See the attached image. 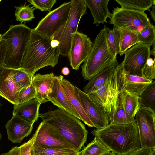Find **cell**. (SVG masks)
I'll return each mask as SVG.
<instances>
[{"instance_id":"obj_29","label":"cell","mask_w":155,"mask_h":155,"mask_svg":"<svg viewBox=\"0 0 155 155\" xmlns=\"http://www.w3.org/2000/svg\"><path fill=\"white\" fill-rule=\"evenodd\" d=\"M110 151L95 137L83 150L80 155H101Z\"/></svg>"},{"instance_id":"obj_41","label":"cell","mask_w":155,"mask_h":155,"mask_svg":"<svg viewBox=\"0 0 155 155\" xmlns=\"http://www.w3.org/2000/svg\"><path fill=\"white\" fill-rule=\"evenodd\" d=\"M20 149L19 147L16 146L13 147L7 153L6 155H19Z\"/></svg>"},{"instance_id":"obj_36","label":"cell","mask_w":155,"mask_h":155,"mask_svg":"<svg viewBox=\"0 0 155 155\" xmlns=\"http://www.w3.org/2000/svg\"><path fill=\"white\" fill-rule=\"evenodd\" d=\"M35 9L41 11H51L54 5L56 2V0H28Z\"/></svg>"},{"instance_id":"obj_45","label":"cell","mask_w":155,"mask_h":155,"mask_svg":"<svg viewBox=\"0 0 155 155\" xmlns=\"http://www.w3.org/2000/svg\"><path fill=\"white\" fill-rule=\"evenodd\" d=\"M153 49H152L151 50H150V53H151V55H152L154 56H155V42L153 43Z\"/></svg>"},{"instance_id":"obj_49","label":"cell","mask_w":155,"mask_h":155,"mask_svg":"<svg viewBox=\"0 0 155 155\" xmlns=\"http://www.w3.org/2000/svg\"><path fill=\"white\" fill-rule=\"evenodd\" d=\"M2 35L0 34V40L1 39Z\"/></svg>"},{"instance_id":"obj_47","label":"cell","mask_w":155,"mask_h":155,"mask_svg":"<svg viewBox=\"0 0 155 155\" xmlns=\"http://www.w3.org/2000/svg\"><path fill=\"white\" fill-rule=\"evenodd\" d=\"M3 67H0V72L2 71L3 69Z\"/></svg>"},{"instance_id":"obj_13","label":"cell","mask_w":155,"mask_h":155,"mask_svg":"<svg viewBox=\"0 0 155 155\" xmlns=\"http://www.w3.org/2000/svg\"><path fill=\"white\" fill-rule=\"evenodd\" d=\"M92 44L87 35L78 31L73 34L67 55L72 69H79L81 65L86 60Z\"/></svg>"},{"instance_id":"obj_38","label":"cell","mask_w":155,"mask_h":155,"mask_svg":"<svg viewBox=\"0 0 155 155\" xmlns=\"http://www.w3.org/2000/svg\"><path fill=\"white\" fill-rule=\"evenodd\" d=\"M35 135L34 134L32 137L27 142L24 143L19 147V155H31L30 149L33 142Z\"/></svg>"},{"instance_id":"obj_31","label":"cell","mask_w":155,"mask_h":155,"mask_svg":"<svg viewBox=\"0 0 155 155\" xmlns=\"http://www.w3.org/2000/svg\"><path fill=\"white\" fill-rule=\"evenodd\" d=\"M16 9L14 15L16 17V20L19 21L21 23L23 22L32 20L35 18L34 11L35 9L33 6L30 5H21L19 6H15Z\"/></svg>"},{"instance_id":"obj_37","label":"cell","mask_w":155,"mask_h":155,"mask_svg":"<svg viewBox=\"0 0 155 155\" xmlns=\"http://www.w3.org/2000/svg\"><path fill=\"white\" fill-rule=\"evenodd\" d=\"M141 76L153 81L155 79V64L152 65L146 64L142 70Z\"/></svg>"},{"instance_id":"obj_1","label":"cell","mask_w":155,"mask_h":155,"mask_svg":"<svg viewBox=\"0 0 155 155\" xmlns=\"http://www.w3.org/2000/svg\"><path fill=\"white\" fill-rule=\"evenodd\" d=\"M51 40V38L31 29L20 68L28 75L31 81L40 69L48 66L54 68L58 64L60 55V49L59 46L52 48L50 44Z\"/></svg>"},{"instance_id":"obj_35","label":"cell","mask_w":155,"mask_h":155,"mask_svg":"<svg viewBox=\"0 0 155 155\" xmlns=\"http://www.w3.org/2000/svg\"><path fill=\"white\" fill-rule=\"evenodd\" d=\"M36 92L31 84L21 90L18 94L17 104L22 103L35 98Z\"/></svg>"},{"instance_id":"obj_40","label":"cell","mask_w":155,"mask_h":155,"mask_svg":"<svg viewBox=\"0 0 155 155\" xmlns=\"http://www.w3.org/2000/svg\"><path fill=\"white\" fill-rule=\"evenodd\" d=\"M7 44L4 39L0 40V67H3Z\"/></svg>"},{"instance_id":"obj_21","label":"cell","mask_w":155,"mask_h":155,"mask_svg":"<svg viewBox=\"0 0 155 155\" xmlns=\"http://www.w3.org/2000/svg\"><path fill=\"white\" fill-rule=\"evenodd\" d=\"M60 82L71 105L79 115L80 120L90 127H94L93 124L84 110L75 95L74 89V86L69 81L64 79L63 76Z\"/></svg>"},{"instance_id":"obj_11","label":"cell","mask_w":155,"mask_h":155,"mask_svg":"<svg viewBox=\"0 0 155 155\" xmlns=\"http://www.w3.org/2000/svg\"><path fill=\"white\" fill-rule=\"evenodd\" d=\"M150 47L147 45L139 43L127 50L124 60L119 64L122 69L127 73L141 76L142 70L150 58Z\"/></svg>"},{"instance_id":"obj_46","label":"cell","mask_w":155,"mask_h":155,"mask_svg":"<svg viewBox=\"0 0 155 155\" xmlns=\"http://www.w3.org/2000/svg\"><path fill=\"white\" fill-rule=\"evenodd\" d=\"M101 155H116L111 151H109L103 153Z\"/></svg>"},{"instance_id":"obj_28","label":"cell","mask_w":155,"mask_h":155,"mask_svg":"<svg viewBox=\"0 0 155 155\" xmlns=\"http://www.w3.org/2000/svg\"><path fill=\"white\" fill-rule=\"evenodd\" d=\"M80 152L69 148H41L31 147V155H78Z\"/></svg>"},{"instance_id":"obj_44","label":"cell","mask_w":155,"mask_h":155,"mask_svg":"<svg viewBox=\"0 0 155 155\" xmlns=\"http://www.w3.org/2000/svg\"><path fill=\"white\" fill-rule=\"evenodd\" d=\"M152 10H149V11L150 12V15H151V18L154 21H155V6L153 5L152 6Z\"/></svg>"},{"instance_id":"obj_7","label":"cell","mask_w":155,"mask_h":155,"mask_svg":"<svg viewBox=\"0 0 155 155\" xmlns=\"http://www.w3.org/2000/svg\"><path fill=\"white\" fill-rule=\"evenodd\" d=\"M68 18L65 23L54 33L51 39L58 40L60 55L67 56L70 49L73 34L78 31L82 16L86 14L85 0H71Z\"/></svg>"},{"instance_id":"obj_27","label":"cell","mask_w":155,"mask_h":155,"mask_svg":"<svg viewBox=\"0 0 155 155\" xmlns=\"http://www.w3.org/2000/svg\"><path fill=\"white\" fill-rule=\"evenodd\" d=\"M120 30L121 35L119 53L120 56H122L131 47L139 43L138 40V32Z\"/></svg>"},{"instance_id":"obj_19","label":"cell","mask_w":155,"mask_h":155,"mask_svg":"<svg viewBox=\"0 0 155 155\" xmlns=\"http://www.w3.org/2000/svg\"><path fill=\"white\" fill-rule=\"evenodd\" d=\"M153 81L141 76L127 73L122 69L120 91L125 90L139 96L144 89Z\"/></svg>"},{"instance_id":"obj_25","label":"cell","mask_w":155,"mask_h":155,"mask_svg":"<svg viewBox=\"0 0 155 155\" xmlns=\"http://www.w3.org/2000/svg\"><path fill=\"white\" fill-rule=\"evenodd\" d=\"M121 8L144 12L155 5V0H115Z\"/></svg>"},{"instance_id":"obj_3","label":"cell","mask_w":155,"mask_h":155,"mask_svg":"<svg viewBox=\"0 0 155 155\" xmlns=\"http://www.w3.org/2000/svg\"><path fill=\"white\" fill-rule=\"evenodd\" d=\"M39 117L54 127L75 150L79 151L86 142L88 132L84 125L67 112L58 108L40 114Z\"/></svg>"},{"instance_id":"obj_33","label":"cell","mask_w":155,"mask_h":155,"mask_svg":"<svg viewBox=\"0 0 155 155\" xmlns=\"http://www.w3.org/2000/svg\"><path fill=\"white\" fill-rule=\"evenodd\" d=\"M139 43L151 46L155 42V27L152 24L138 33Z\"/></svg>"},{"instance_id":"obj_20","label":"cell","mask_w":155,"mask_h":155,"mask_svg":"<svg viewBox=\"0 0 155 155\" xmlns=\"http://www.w3.org/2000/svg\"><path fill=\"white\" fill-rule=\"evenodd\" d=\"M54 76L53 73L52 72L46 74H37L32 78L31 84L35 91V98L41 104L49 101L48 94Z\"/></svg>"},{"instance_id":"obj_8","label":"cell","mask_w":155,"mask_h":155,"mask_svg":"<svg viewBox=\"0 0 155 155\" xmlns=\"http://www.w3.org/2000/svg\"><path fill=\"white\" fill-rule=\"evenodd\" d=\"M110 19L113 28L138 33L151 24L145 12L118 7L112 11Z\"/></svg>"},{"instance_id":"obj_30","label":"cell","mask_w":155,"mask_h":155,"mask_svg":"<svg viewBox=\"0 0 155 155\" xmlns=\"http://www.w3.org/2000/svg\"><path fill=\"white\" fill-rule=\"evenodd\" d=\"M121 35V30L117 28H113L112 30L109 29L107 32L108 44L112 52L115 57H117L119 52Z\"/></svg>"},{"instance_id":"obj_23","label":"cell","mask_w":155,"mask_h":155,"mask_svg":"<svg viewBox=\"0 0 155 155\" xmlns=\"http://www.w3.org/2000/svg\"><path fill=\"white\" fill-rule=\"evenodd\" d=\"M118 101L127 116L135 120V115L139 109V96L125 90L120 91Z\"/></svg>"},{"instance_id":"obj_9","label":"cell","mask_w":155,"mask_h":155,"mask_svg":"<svg viewBox=\"0 0 155 155\" xmlns=\"http://www.w3.org/2000/svg\"><path fill=\"white\" fill-rule=\"evenodd\" d=\"M34 134L35 137L32 147L69 148L74 150L59 131L48 122H41Z\"/></svg>"},{"instance_id":"obj_12","label":"cell","mask_w":155,"mask_h":155,"mask_svg":"<svg viewBox=\"0 0 155 155\" xmlns=\"http://www.w3.org/2000/svg\"><path fill=\"white\" fill-rule=\"evenodd\" d=\"M135 121L137 125L141 148H155V112L150 108L141 107Z\"/></svg>"},{"instance_id":"obj_22","label":"cell","mask_w":155,"mask_h":155,"mask_svg":"<svg viewBox=\"0 0 155 155\" xmlns=\"http://www.w3.org/2000/svg\"><path fill=\"white\" fill-rule=\"evenodd\" d=\"M87 7L89 9L93 18V24L96 26L107 22V18H110L112 13L109 11L108 5L109 0H85Z\"/></svg>"},{"instance_id":"obj_17","label":"cell","mask_w":155,"mask_h":155,"mask_svg":"<svg viewBox=\"0 0 155 155\" xmlns=\"http://www.w3.org/2000/svg\"><path fill=\"white\" fill-rule=\"evenodd\" d=\"M12 71L3 68L0 72V96L14 105L17 104L20 90L13 79Z\"/></svg>"},{"instance_id":"obj_39","label":"cell","mask_w":155,"mask_h":155,"mask_svg":"<svg viewBox=\"0 0 155 155\" xmlns=\"http://www.w3.org/2000/svg\"><path fill=\"white\" fill-rule=\"evenodd\" d=\"M129 155H155V148H140L132 152Z\"/></svg>"},{"instance_id":"obj_2","label":"cell","mask_w":155,"mask_h":155,"mask_svg":"<svg viewBox=\"0 0 155 155\" xmlns=\"http://www.w3.org/2000/svg\"><path fill=\"white\" fill-rule=\"evenodd\" d=\"M93 135L116 155H129L141 148L135 121L126 125L110 123L104 127L94 129Z\"/></svg>"},{"instance_id":"obj_51","label":"cell","mask_w":155,"mask_h":155,"mask_svg":"<svg viewBox=\"0 0 155 155\" xmlns=\"http://www.w3.org/2000/svg\"><path fill=\"white\" fill-rule=\"evenodd\" d=\"M1 0H0V2H1Z\"/></svg>"},{"instance_id":"obj_4","label":"cell","mask_w":155,"mask_h":155,"mask_svg":"<svg viewBox=\"0 0 155 155\" xmlns=\"http://www.w3.org/2000/svg\"><path fill=\"white\" fill-rule=\"evenodd\" d=\"M109 29L104 25L95 38L86 60L81 66V74L85 80L91 78L105 69L118 64L109 47L107 33Z\"/></svg>"},{"instance_id":"obj_5","label":"cell","mask_w":155,"mask_h":155,"mask_svg":"<svg viewBox=\"0 0 155 155\" xmlns=\"http://www.w3.org/2000/svg\"><path fill=\"white\" fill-rule=\"evenodd\" d=\"M31 29L20 23L11 25L1 38L7 44L3 68L20 69L24 53L29 39Z\"/></svg>"},{"instance_id":"obj_24","label":"cell","mask_w":155,"mask_h":155,"mask_svg":"<svg viewBox=\"0 0 155 155\" xmlns=\"http://www.w3.org/2000/svg\"><path fill=\"white\" fill-rule=\"evenodd\" d=\"M116 67L107 68L96 74L89 81L83 88V92L87 94L102 85L114 71Z\"/></svg>"},{"instance_id":"obj_42","label":"cell","mask_w":155,"mask_h":155,"mask_svg":"<svg viewBox=\"0 0 155 155\" xmlns=\"http://www.w3.org/2000/svg\"><path fill=\"white\" fill-rule=\"evenodd\" d=\"M50 44L51 46L53 48H55L59 46L60 42L56 39H51Z\"/></svg>"},{"instance_id":"obj_43","label":"cell","mask_w":155,"mask_h":155,"mask_svg":"<svg viewBox=\"0 0 155 155\" xmlns=\"http://www.w3.org/2000/svg\"><path fill=\"white\" fill-rule=\"evenodd\" d=\"M61 73L64 75H68L70 73L69 69L67 67H64L62 69Z\"/></svg>"},{"instance_id":"obj_34","label":"cell","mask_w":155,"mask_h":155,"mask_svg":"<svg viewBox=\"0 0 155 155\" xmlns=\"http://www.w3.org/2000/svg\"><path fill=\"white\" fill-rule=\"evenodd\" d=\"M134 120L130 118L127 116L121 105L118 101L117 108L110 123L115 124L126 125L132 123Z\"/></svg>"},{"instance_id":"obj_15","label":"cell","mask_w":155,"mask_h":155,"mask_svg":"<svg viewBox=\"0 0 155 155\" xmlns=\"http://www.w3.org/2000/svg\"><path fill=\"white\" fill-rule=\"evenodd\" d=\"M61 75L54 76L48 94V98L54 105L80 120L71 105L61 83Z\"/></svg>"},{"instance_id":"obj_10","label":"cell","mask_w":155,"mask_h":155,"mask_svg":"<svg viewBox=\"0 0 155 155\" xmlns=\"http://www.w3.org/2000/svg\"><path fill=\"white\" fill-rule=\"evenodd\" d=\"M71 4L70 1L51 11L39 21L33 29L39 34L51 39L54 33L67 21Z\"/></svg>"},{"instance_id":"obj_48","label":"cell","mask_w":155,"mask_h":155,"mask_svg":"<svg viewBox=\"0 0 155 155\" xmlns=\"http://www.w3.org/2000/svg\"><path fill=\"white\" fill-rule=\"evenodd\" d=\"M1 137H2V135L1 134V133H0V141H1Z\"/></svg>"},{"instance_id":"obj_50","label":"cell","mask_w":155,"mask_h":155,"mask_svg":"<svg viewBox=\"0 0 155 155\" xmlns=\"http://www.w3.org/2000/svg\"><path fill=\"white\" fill-rule=\"evenodd\" d=\"M80 153L78 155H80Z\"/></svg>"},{"instance_id":"obj_32","label":"cell","mask_w":155,"mask_h":155,"mask_svg":"<svg viewBox=\"0 0 155 155\" xmlns=\"http://www.w3.org/2000/svg\"><path fill=\"white\" fill-rule=\"evenodd\" d=\"M13 79L20 91L31 84V80L28 75L22 70L12 69Z\"/></svg>"},{"instance_id":"obj_6","label":"cell","mask_w":155,"mask_h":155,"mask_svg":"<svg viewBox=\"0 0 155 155\" xmlns=\"http://www.w3.org/2000/svg\"><path fill=\"white\" fill-rule=\"evenodd\" d=\"M121 67L118 64L102 85L87 94L92 100L102 107L110 122L117 106L121 86Z\"/></svg>"},{"instance_id":"obj_18","label":"cell","mask_w":155,"mask_h":155,"mask_svg":"<svg viewBox=\"0 0 155 155\" xmlns=\"http://www.w3.org/2000/svg\"><path fill=\"white\" fill-rule=\"evenodd\" d=\"M41 104L35 98L22 103L14 105L13 115L33 125L39 117V110Z\"/></svg>"},{"instance_id":"obj_26","label":"cell","mask_w":155,"mask_h":155,"mask_svg":"<svg viewBox=\"0 0 155 155\" xmlns=\"http://www.w3.org/2000/svg\"><path fill=\"white\" fill-rule=\"evenodd\" d=\"M139 108H150L155 110V81H153L144 89L139 96Z\"/></svg>"},{"instance_id":"obj_14","label":"cell","mask_w":155,"mask_h":155,"mask_svg":"<svg viewBox=\"0 0 155 155\" xmlns=\"http://www.w3.org/2000/svg\"><path fill=\"white\" fill-rule=\"evenodd\" d=\"M74 89L83 108L96 129L102 128L109 124L108 117L101 106L77 87L74 86Z\"/></svg>"},{"instance_id":"obj_16","label":"cell","mask_w":155,"mask_h":155,"mask_svg":"<svg viewBox=\"0 0 155 155\" xmlns=\"http://www.w3.org/2000/svg\"><path fill=\"white\" fill-rule=\"evenodd\" d=\"M8 139L13 143H20L31 132L33 125L30 124L13 115L5 125Z\"/></svg>"}]
</instances>
